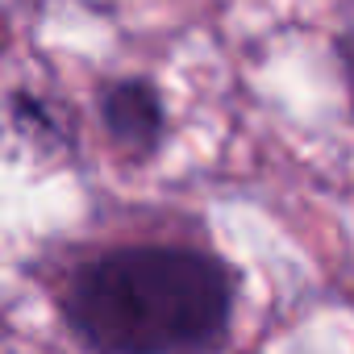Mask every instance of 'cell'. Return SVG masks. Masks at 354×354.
<instances>
[{
	"instance_id": "cell-1",
	"label": "cell",
	"mask_w": 354,
	"mask_h": 354,
	"mask_svg": "<svg viewBox=\"0 0 354 354\" xmlns=\"http://www.w3.org/2000/svg\"><path fill=\"white\" fill-rule=\"evenodd\" d=\"M59 313L92 350H205L230 329L234 275L217 254L192 246H113L67 271Z\"/></svg>"
},
{
	"instance_id": "cell-3",
	"label": "cell",
	"mask_w": 354,
	"mask_h": 354,
	"mask_svg": "<svg viewBox=\"0 0 354 354\" xmlns=\"http://www.w3.org/2000/svg\"><path fill=\"white\" fill-rule=\"evenodd\" d=\"M9 109H13V125L26 142H34V146H71V125H63V117L46 100H38L30 92H13Z\"/></svg>"
},
{
	"instance_id": "cell-4",
	"label": "cell",
	"mask_w": 354,
	"mask_h": 354,
	"mask_svg": "<svg viewBox=\"0 0 354 354\" xmlns=\"http://www.w3.org/2000/svg\"><path fill=\"white\" fill-rule=\"evenodd\" d=\"M337 59H342V71H346V80H350V88H354V26L337 38Z\"/></svg>"
},
{
	"instance_id": "cell-2",
	"label": "cell",
	"mask_w": 354,
	"mask_h": 354,
	"mask_svg": "<svg viewBox=\"0 0 354 354\" xmlns=\"http://www.w3.org/2000/svg\"><path fill=\"white\" fill-rule=\"evenodd\" d=\"M96 109H100V125L113 138V146H121L125 154H138V158L158 150L162 129H167V113H162L158 92L146 80L104 84L96 96Z\"/></svg>"
}]
</instances>
